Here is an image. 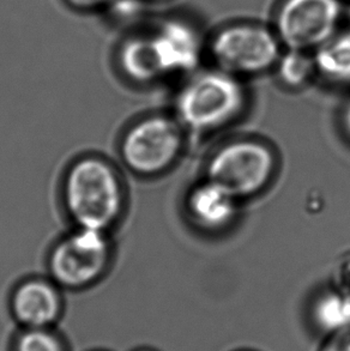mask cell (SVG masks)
I'll list each match as a JSON object with an SVG mask.
<instances>
[{
	"label": "cell",
	"instance_id": "6",
	"mask_svg": "<svg viewBox=\"0 0 350 351\" xmlns=\"http://www.w3.org/2000/svg\"><path fill=\"white\" fill-rule=\"evenodd\" d=\"M279 43L277 34L261 25L237 24L215 35L210 54L229 75H256L277 65Z\"/></svg>",
	"mask_w": 350,
	"mask_h": 351
},
{
	"label": "cell",
	"instance_id": "7",
	"mask_svg": "<svg viewBox=\"0 0 350 351\" xmlns=\"http://www.w3.org/2000/svg\"><path fill=\"white\" fill-rule=\"evenodd\" d=\"M341 16V0H284L276 34L287 49L317 51L336 35Z\"/></svg>",
	"mask_w": 350,
	"mask_h": 351
},
{
	"label": "cell",
	"instance_id": "9",
	"mask_svg": "<svg viewBox=\"0 0 350 351\" xmlns=\"http://www.w3.org/2000/svg\"><path fill=\"white\" fill-rule=\"evenodd\" d=\"M62 288L47 276H34L19 282L10 299L14 319L27 328H47L62 311Z\"/></svg>",
	"mask_w": 350,
	"mask_h": 351
},
{
	"label": "cell",
	"instance_id": "15",
	"mask_svg": "<svg viewBox=\"0 0 350 351\" xmlns=\"http://www.w3.org/2000/svg\"><path fill=\"white\" fill-rule=\"evenodd\" d=\"M325 351H350V330L334 335V339Z\"/></svg>",
	"mask_w": 350,
	"mask_h": 351
},
{
	"label": "cell",
	"instance_id": "5",
	"mask_svg": "<svg viewBox=\"0 0 350 351\" xmlns=\"http://www.w3.org/2000/svg\"><path fill=\"white\" fill-rule=\"evenodd\" d=\"M274 171L275 157L269 147L252 141H239L213 154L205 179L239 199L263 190Z\"/></svg>",
	"mask_w": 350,
	"mask_h": 351
},
{
	"label": "cell",
	"instance_id": "2",
	"mask_svg": "<svg viewBox=\"0 0 350 351\" xmlns=\"http://www.w3.org/2000/svg\"><path fill=\"white\" fill-rule=\"evenodd\" d=\"M114 261L110 234L73 227L53 243L47 256L48 276L62 290H84L108 275Z\"/></svg>",
	"mask_w": 350,
	"mask_h": 351
},
{
	"label": "cell",
	"instance_id": "13",
	"mask_svg": "<svg viewBox=\"0 0 350 351\" xmlns=\"http://www.w3.org/2000/svg\"><path fill=\"white\" fill-rule=\"evenodd\" d=\"M277 67L281 80L290 86H303L317 72L311 52L298 49H287L279 57Z\"/></svg>",
	"mask_w": 350,
	"mask_h": 351
},
{
	"label": "cell",
	"instance_id": "1",
	"mask_svg": "<svg viewBox=\"0 0 350 351\" xmlns=\"http://www.w3.org/2000/svg\"><path fill=\"white\" fill-rule=\"evenodd\" d=\"M60 189L62 208L73 227L112 234L128 211L123 173L101 155L75 158L62 176Z\"/></svg>",
	"mask_w": 350,
	"mask_h": 351
},
{
	"label": "cell",
	"instance_id": "8",
	"mask_svg": "<svg viewBox=\"0 0 350 351\" xmlns=\"http://www.w3.org/2000/svg\"><path fill=\"white\" fill-rule=\"evenodd\" d=\"M143 35L160 76L192 71L198 65L202 45L189 24L170 19Z\"/></svg>",
	"mask_w": 350,
	"mask_h": 351
},
{
	"label": "cell",
	"instance_id": "11",
	"mask_svg": "<svg viewBox=\"0 0 350 351\" xmlns=\"http://www.w3.org/2000/svg\"><path fill=\"white\" fill-rule=\"evenodd\" d=\"M317 73L335 83H350V32L335 35L314 53Z\"/></svg>",
	"mask_w": 350,
	"mask_h": 351
},
{
	"label": "cell",
	"instance_id": "10",
	"mask_svg": "<svg viewBox=\"0 0 350 351\" xmlns=\"http://www.w3.org/2000/svg\"><path fill=\"white\" fill-rule=\"evenodd\" d=\"M237 200L228 191L205 179L191 191L187 204L189 214L200 226L216 229L234 217Z\"/></svg>",
	"mask_w": 350,
	"mask_h": 351
},
{
	"label": "cell",
	"instance_id": "12",
	"mask_svg": "<svg viewBox=\"0 0 350 351\" xmlns=\"http://www.w3.org/2000/svg\"><path fill=\"white\" fill-rule=\"evenodd\" d=\"M313 318L324 332L350 330V290H336L323 295L313 309Z\"/></svg>",
	"mask_w": 350,
	"mask_h": 351
},
{
	"label": "cell",
	"instance_id": "16",
	"mask_svg": "<svg viewBox=\"0 0 350 351\" xmlns=\"http://www.w3.org/2000/svg\"><path fill=\"white\" fill-rule=\"evenodd\" d=\"M67 1L69 4L78 9H95L110 3L109 0H67Z\"/></svg>",
	"mask_w": 350,
	"mask_h": 351
},
{
	"label": "cell",
	"instance_id": "14",
	"mask_svg": "<svg viewBox=\"0 0 350 351\" xmlns=\"http://www.w3.org/2000/svg\"><path fill=\"white\" fill-rule=\"evenodd\" d=\"M16 351H62L60 343L46 328H28L19 337Z\"/></svg>",
	"mask_w": 350,
	"mask_h": 351
},
{
	"label": "cell",
	"instance_id": "3",
	"mask_svg": "<svg viewBox=\"0 0 350 351\" xmlns=\"http://www.w3.org/2000/svg\"><path fill=\"white\" fill-rule=\"evenodd\" d=\"M245 93L235 76L218 69L200 73L180 91L176 114L180 123L197 132L218 130L242 113Z\"/></svg>",
	"mask_w": 350,
	"mask_h": 351
},
{
	"label": "cell",
	"instance_id": "4",
	"mask_svg": "<svg viewBox=\"0 0 350 351\" xmlns=\"http://www.w3.org/2000/svg\"><path fill=\"white\" fill-rule=\"evenodd\" d=\"M184 145V130L178 120L163 115L138 119L119 141V156L128 171L139 176L166 171Z\"/></svg>",
	"mask_w": 350,
	"mask_h": 351
},
{
	"label": "cell",
	"instance_id": "17",
	"mask_svg": "<svg viewBox=\"0 0 350 351\" xmlns=\"http://www.w3.org/2000/svg\"><path fill=\"white\" fill-rule=\"evenodd\" d=\"M345 126H346L347 132L349 133L350 136V104L347 106L346 110H345Z\"/></svg>",
	"mask_w": 350,
	"mask_h": 351
}]
</instances>
